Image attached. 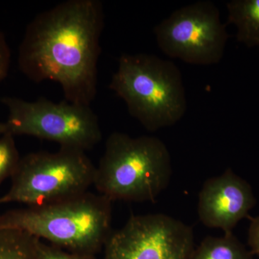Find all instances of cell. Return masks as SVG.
<instances>
[{
    "instance_id": "obj_1",
    "label": "cell",
    "mask_w": 259,
    "mask_h": 259,
    "mask_svg": "<svg viewBox=\"0 0 259 259\" xmlns=\"http://www.w3.org/2000/svg\"><path fill=\"white\" fill-rule=\"evenodd\" d=\"M104 27L99 0H67L42 12L28 24L20 44V71L34 82L59 83L66 101L91 106Z\"/></svg>"
},
{
    "instance_id": "obj_2",
    "label": "cell",
    "mask_w": 259,
    "mask_h": 259,
    "mask_svg": "<svg viewBox=\"0 0 259 259\" xmlns=\"http://www.w3.org/2000/svg\"><path fill=\"white\" fill-rule=\"evenodd\" d=\"M112 201L87 192L53 203L0 214V230H17L74 253L93 254L112 233Z\"/></svg>"
},
{
    "instance_id": "obj_3",
    "label": "cell",
    "mask_w": 259,
    "mask_h": 259,
    "mask_svg": "<svg viewBox=\"0 0 259 259\" xmlns=\"http://www.w3.org/2000/svg\"><path fill=\"white\" fill-rule=\"evenodd\" d=\"M171 175V156L161 140L114 132L105 143L93 186L112 202H155Z\"/></svg>"
},
{
    "instance_id": "obj_4",
    "label": "cell",
    "mask_w": 259,
    "mask_h": 259,
    "mask_svg": "<svg viewBox=\"0 0 259 259\" xmlns=\"http://www.w3.org/2000/svg\"><path fill=\"white\" fill-rule=\"evenodd\" d=\"M109 88L150 132L175 125L187 111L180 69L151 54H122Z\"/></svg>"
},
{
    "instance_id": "obj_5",
    "label": "cell",
    "mask_w": 259,
    "mask_h": 259,
    "mask_svg": "<svg viewBox=\"0 0 259 259\" xmlns=\"http://www.w3.org/2000/svg\"><path fill=\"white\" fill-rule=\"evenodd\" d=\"M96 166L85 151L59 148L20 158L9 190L0 204L39 206L71 198L88 192L94 185Z\"/></svg>"
},
{
    "instance_id": "obj_6",
    "label": "cell",
    "mask_w": 259,
    "mask_h": 259,
    "mask_svg": "<svg viewBox=\"0 0 259 259\" xmlns=\"http://www.w3.org/2000/svg\"><path fill=\"white\" fill-rule=\"evenodd\" d=\"M1 101L8 110L7 133L14 137L32 136L85 152L101 141L100 122L91 106L44 97L28 101L5 97Z\"/></svg>"
},
{
    "instance_id": "obj_7",
    "label": "cell",
    "mask_w": 259,
    "mask_h": 259,
    "mask_svg": "<svg viewBox=\"0 0 259 259\" xmlns=\"http://www.w3.org/2000/svg\"><path fill=\"white\" fill-rule=\"evenodd\" d=\"M153 32L158 47L168 57L202 66L221 61L229 37L219 10L209 1L175 10Z\"/></svg>"
},
{
    "instance_id": "obj_8",
    "label": "cell",
    "mask_w": 259,
    "mask_h": 259,
    "mask_svg": "<svg viewBox=\"0 0 259 259\" xmlns=\"http://www.w3.org/2000/svg\"><path fill=\"white\" fill-rule=\"evenodd\" d=\"M105 247L104 259H190L193 230L161 213L133 215L112 231Z\"/></svg>"
},
{
    "instance_id": "obj_9",
    "label": "cell",
    "mask_w": 259,
    "mask_h": 259,
    "mask_svg": "<svg viewBox=\"0 0 259 259\" xmlns=\"http://www.w3.org/2000/svg\"><path fill=\"white\" fill-rule=\"evenodd\" d=\"M255 204L251 186L228 168L204 182L199 194L197 209L204 226L230 234L241 220L250 217Z\"/></svg>"
},
{
    "instance_id": "obj_10",
    "label": "cell",
    "mask_w": 259,
    "mask_h": 259,
    "mask_svg": "<svg viewBox=\"0 0 259 259\" xmlns=\"http://www.w3.org/2000/svg\"><path fill=\"white\" fill-rule=\"evenodd\" d=\"M226 7L237 40L248 48L259 47V0H232Z\"/></svg>"
},
{
    "instance_id": "obj_11",
    "label": "cell",
    "mask_w": 259,
    "mask_h": 259,
    "mask_svg": "<svg viewBox=\"0 0 259 259\" xmlns=\"http://www.w3.org/2000/svg\"><path fill=\"white\" fill-rule=\"evenodd\" d=\"M190 259H253V255L230 233L222 237H206L192 251Z\"/></svg>"
},
{
    "instance_id": "obj_12",
    "label": "cell",
    "mask_w": 259,
    "mask_h": 259,
    "mask_svg": "<svg viewBox=\"0 0 259 259\" xmlns=\"http://www.w3.org/2000/svg\"><path fill=\"white\" fill-rule=\"evenodd\" d=\"M35 239L17 230H0V259H37Z\"/></svg>"
},
{
    "instance_id": "obj_13",
    "label": "cell",
    "mask_w": 259,
    "mask_h": 259,
    "mask_svg": "<svg viewBox=\"0 0 259 259\" xmlns=\"http://www.w3.org/2000/svg\"><path fill=\"white\" fill-rule=\"evenodd\" d=\"M20 159L14 136L6 133L0 137V185L12 177Z\"/></svg>"
},
{
    "instance_id": "obj_14",
    "label": "cell",
    "mask_w": 259,
    "mask_h": 259,
    "mask_svg": "<svg viewBox=\"0 0 259 259\" xmlns=\"http://www.w3.org/2000/svg\"><path fill=\"white\" fill-rule=\"evenodd\" d=\"M35 246L37 259H93L92 254L74 252L66 253L62 248L54 245L45 244L37 238L35 239Z\"/></svg>"
},
{
    "instance_id": "obj_15",
    "label": "cell",
    "mask_w": 259,
    "mask_h": 259,
    "mask_svg": "<svg viewBox=\"0 0 259 259\" xmlns=\"http://www.w3.org/2000/svg\"><path fill=\"white\" fill-rule=\"evenodd\" d=\"M11 54L6 39L0 32V81L4 80L9 72Z\"/></svg>"
},
{
    "instance_id": "obj_16",
    "label": "cell",
    "mask_w": 259,
    "mask_h": 259,
    "mask_svg": "<svg viewBox=\"0 0 259 259\" xmlns=\"http://www.w3.org/2000/svg\"><path fill=\"white\" fill-rule=\"evenodd\" d=\"M249 218L250 223L248 228V244L252 254L259 257V216Z\"/></svg>"
},
{
    "instance_id": "obj_17",
    "label": "cell",
    "mask_w": 259,
    "mask_h": 259,
    "mask_svg": "<svg viewBox=\"0 0 259 259\" xmlns=\"http://www.w3.org/2000/svg\"><path fill=\"white\" fill-rule=\"evenodd\" d=\"M7 128L6 125H5V122H1L0 121V137L3 135L6 134Z\"/></svg>"
}]
</instances>
